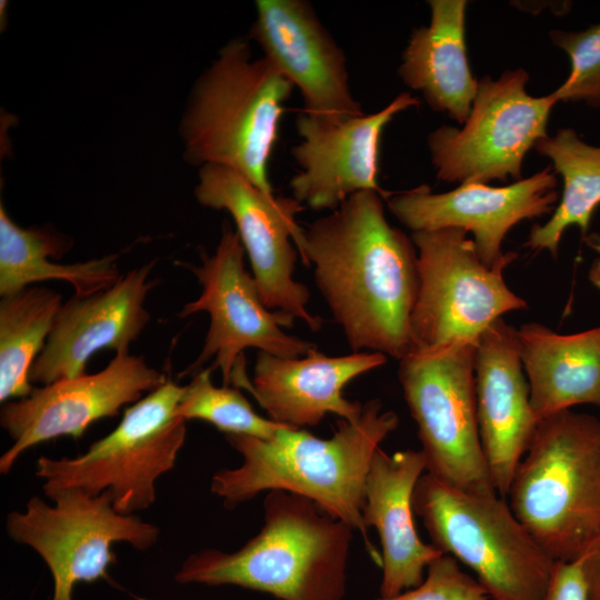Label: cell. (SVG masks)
Returning <instances> with one entry per match:
<instances>
[{
  "label": "cell",
  "mask_w": 600,
  "mask_h": 600,
  "mask_svg": "<svg viewBox=\"0 0 600 600\" xmlns=\"http://www.w3.org/2000/svg\"><path fill=\"white\" fill-rule=\"evenodd\" d=\"M383 197L361 191L316 219L297 246L352 352L400 360L412 349L417 249L389 224Z\"/></svg>",
  "instance_id": "1"
},
{
  "label": "cell",
  "mask_w": 600,
  "mask_h": 600,
  "mask_svg": "<svg viewBox=\"0 0 600 600\" xmlns=\"http://www.w3.org/2000/svg\"><path fill=\"white\" fill-rule=\"evenodd\" d=\"M398 424V416L372 399L362 404L357 419H340L328 439L289 427H281L270 439L224 434L242 462L218 470L210 490L227 509L263 491L283 490L306 497L360 532L368 553L381 566V556L363 522L366 481L373 454Z\"/></svg>",
  "instance_id": "2"
},
{
  "label": "cell",
  "mask_w": 600,
  "mask_h": 600,
  "mask_svg": "<svg viewBox=\"0 0 600 600\" xmlns=\"http://www.w3.org/2000/svg\"><path fill=\"white\" fill-rule=\"evenodd\" d=\"M354 529L312 500L268 491L260 531L233 552L191 553L174 574L182 584L236 586L279 600H342Z\"/></svg>",
  "instance_id": "3"
},
{
  "label": "cell",
  "mask_w": 600,
  "mask_h": 600,
  "mask_svg": "<svg viewBox=\"0 0 600 600\" xmlns=\"http://www.w3.org/2000/svg\"><path fill=\"white\" fill-rule=\"evenodd\" d=\"M293 84L249 38L228 41L194 82L180 122L183 156L192 166L230 168L274 194L268 166Z\"/></svg>",
  "instance_id": "4"
},
{
  "label": "cell",
  "mask_w": 600,
  "mask_h": 600,
  "mask_svg": "<svg viewBox=\"0 0 600 600\" xmlns=\"http://www.w3.org/2000/svg\"><path fill=\"white\" fill-rule=\"evenodd\" d=\"M508 497L553 561L581 558L600 536V420L570 409L540 419Z\"/></svg>",
  "instance_id": "5"
},
{
  "label": "cell",
  "mask_w": 600,
  "mask_h": 600,
  "mask_svg": "<svg viewBox=\"0 0 600 600\" xmlns=\"http://www.w3.org/2000/svg\"><path fill=\"white\" fill-rule=\"evenodd\" d=\"M432 544L469 567L491 600H543L557 562L498 493L478 494L424 472L412 494Z\"/></svg>",
  "instance_id": "6"
},
{
  "label": "cell",
  "mask_w": 600,
  "mask_h": 600,
  "mask_svg": "<svg viewBox=\"0 0 600 600\" xmlns=\"http://www.w3.org/2000/svg\"><path fill=\"white\" fill-rule=\"evenodd\" d=\"M183 386L168 379L124 410L120 423L74 458L37 460L36 476L44 494L80 489L88 494L108 492L113 508L134 514L157 498L156 482L171 471L184 444L187 420L177 416Z\"/></svg>",
  "instance_id": "7"
},
{
  "label": "cell",
  "mask_w": 600,
  "mask_h": 600,
  "mask_svg": "<svg viewBox=\"0 0 600 600\" xmlns=\"http://www.w3.org/2000/svg\"><path fill=\"white\" fill-rule=\"evenodd\" d=\"M477 341L411 350L398 377L418 427L426 472L460 490L497 493L477 420Z\"/></svg>",
  "instance_id": "8"
},
{
  "label": "cell",
  "mask_w": 600,
  "mask_h": 600,
  "mask_svg": "<svg viewBox=\"0 0 600 600\" xmlns=\"http://www.w3.org/2000/svg\"><path fill=\"white\" fill-rule=\"evenodd\" d=\"M417 249L419 291L411 316L412 349L457 341H477L494 321L527 309L503 279L517 258L513 251L489 267L479 258L468 231L442 228L412 232Z\"/></svg>",
  "instance_id": "9"
},
{
  "label": "cell",
  "mask_w": 600,
  "mask_h": 600,
  "mask_svg": "<svg viewBox=\"0 0 600 600\" xmlns=\"http://www.w3.org/2000/svg\"><path fill=\"white\" fill-rule=\"evenodd\" d=\"M47 498L53 504L33 496L24 511H11L6 531L44 561L53 580L52 600H73L78 582L107 579L108 568L117 562L113 543L146 551L159 539L157 526L118 512L108 492L91 496L80 489H62Z\"/></svg>",
  "instance_id": "10"
},
{
  "label": "cell",
  "mask_w": 600,
  "mask_h": 600,
  "mask_svg": "<svg viewBox=\"0 0 600 600\" xmlns=\"http://www.w3.org/2000/svg\"><path fill=\"white\" fill-rule=\"evenodd\" d=\"M523 69L508 70L497 80H478L471 112L461 129L441 126L427 143L436 176L446 182L521 180L522 161L546 138L553 93L532 97Z\"/></svg>",
  "instance_id": "11"
},
{
  "label": "cell",
  "mask_w": 600,
  "mask_h": 600,
  "mask_svg": "<svg viewBox=\"0 0 600 600\" xmlns=\"http://www.w3.org/2000/svg\"><path fill=\"white\" fill-rule=\"evenodd\" d=\"M244 256L239 234L227 222L214 252L202 253L200 266H188L202 290L181 308L179 317L207 312L210 323L199 356L180 376L196 374L212 360L209 369L219 368L223 386H229L246 369L243 351L248 348L281 358L302 357L317 348L282 330L292 327L294 319L266 307L253 276L244 268Z\"/></svg>",
  "instance_id": "12"
},
{
  "label": "cell",
  "mask_w": 600,
  "mask_h": 600,
  "mask_svg": "<svg viewBox=\"0 0 600 600\" xmlns=\"http://www.w3.org/2000/svg\"><path fill=\"white\" fill-rule=\"evenodd\" d=\"M194 196L201 206L224 210L233 219L266 307L320 330L322 319L307 308L308 288L293 278L298 258L293 243L298 246L303 234L296 216L304 207L292 197L267 194L239 172L218 164L199 168Z\"/></svg>",
  "instance_id": "13"
},
{
  "label": "cell",
  "mask_w": 600,
  "mask_h": 600,
  "mask_svg": "<svg viewBox=\"0 0 600 600\" xmlns=\"http://www.w3.org/2000/svg\"><path fill=\"white\" fill-rule=\"evenodd\" d=\"M167 380L142 357L116 353L99 372L33 388L29 396L2 403L0 426L12 443L0 458V472L8 473L31 447L59 437H82L94 421L118 416L122 407Z\"/></svg>",
  "instance_id": "14"
},
{
  "label": "cell",
  "mask_w": 600,
  "mask_h": 600,
  "mask_svg": "<svg viewBox=\"0 0 600 600\" xmlns=\"http://www.w3.org/2000/svg\"><path fill=\"white\" fill-rule=\"evenodd\" d=\"M419 103L417 97L402 92L377 112L339 122L300 111L296 120L300 141L290 150L299 167L289 181L292 198L303 207L330 212L361 191H376L387 201L393 192L378 182L382 133L398 113Z\"/></svg>",
  "instance_id": "15"
},
{
  "label": "cell",
  "mask_w": 600,
  "mask_h": 600,
  "mask_svg": "<svg viewBox=\"0 0 600 600\" xmlns=\"http://www.w3.org/2000/svg\"><path fill=\"white\" fill-rule=\"evenodd\" d=\"M249 39L298 88L302 112L339 122L364 114L349 83L342 48L304 0H257Z\"/></svg>",
  "instance_id": "16"
},
{
  "label": "cell",
  "mask_w": 600,
  "mask_h": 600,
  "mask_svg": "<svg viewBox=\"0 0 600 600\" xmlns=\"http://www.w3.org/2000/svg\"><path fill=\"white\" fill-rule=\"evenodd\" d=\"M556 172L550 167L504 187L462 183L433 193L422 184L393 192L390 212L412 232L461 228L471 232L479 258L493 267L504 254L502 241L522 220L552 213L558 201Z\"/></svg>",
  "instance_id": "17"
},
{
  "label": "cell",
  "mask_w": 600,
  "mask_h": 600,
  "mask_svg": "<svg viewBox=\"0 0 600 600\" xmlns=\"http://www.w3.org/2000/svg\"><path fill=\"white\" fill-rule=\"evenodd\" d=\"M154 266L156 260L144 263L103 291L63 302L30 381L46 386L84 374L90 358L103 349L129 353L150 321L144 302L157 284L150 279Z\"/></svg>",
  "instance_id": "18"
},
{
  "label": "cell",
  "mask_w": 600,
  "mask_h": 600,
  "mask_svg": "<svg viewBox=\"0 0 600 600\" xmlns=\"http://www.w3.org/2000/svg\"><path fill=\"white\" fill-rule=\"evenodd\" d=\"M518 331L502 318L477 340L474 379L480 441L497 493L508 497L538 419L530 404Z\"/></svg>",
  "instance_id": "19"
},
{
  "label": "cell",
  "mask_w": 600,
  "mask_h": 600,
  "mask_svg": "<svg viewBox=\"0 0 600 600\" xmlns=\"http://www.w3.org/2000/svg\"><path fill=\"white\" fill-rule=\"evenodd\" d=\"M386 362L387 356L370 351L330 357L316 348L298 358L259 351L250 393L269 419L284 427H314L329 413L354 420L363 403L346 399L344 387Z\"/></svg>",
  "instance_id": "20"
},
{
  "label": "cell",
  "mask_w": 600,
  "mask_h": 600,
  "mask_svg": "<svg viewBox=\"0 0 600 600\" xmlns=\"http://www.w3.org/2000/svg\"><path fill=\"white\" fill-rule=\"evenodd\" d=\"M426 470L421 450L388 454L379 448L371 460L362 516L366 527L377 530L381 543V598L420 586L424 570L444 553L424 543L414 526L412 494Z\"/></svg>",
  "instance_id": "21"
},
{
  "label": "cell",
  "mask_w": 600,
  "mask_h": 600,
  "mask_svg": "<svg viewBox=\"0 0 600 600\" xmlns=\"http://www.w3.org/2000/svg\"><path fill=\"white\" fill-rule=\"evenodd\" d=\"M428 3L430 22L411 33L398 73L409 88L422 93L432 110L463 124L478 89L466 52L468 2L430 0Z\"/></svg>",
  "instance_id": "22"
},
{
  "label": "cell",
  "mask_w": 600,
  "mask_h": 600,
  "mask_svg": "<svg viewBox=\"0 0 600 600\" xmlns=\"http://www.w3.org/2000/svg\"><path fill=\"white\" fill-rule=\"evenodd\" d=\"M517 331L530 404L538 420L576 404L600 408V326L559 334L530 322Z\"/></svg>",
  "instance_id": "23"
},
{
  "label": "cell",
  "mask_w": 600,
  "mask_h": 600,
  "mask_svg": "<svg viewBox=\"0 0 600 600\" xmlns=\"http://www.w3.org/2000/svg\"><path fill=\"white\" fill-rule=\"evenodd\" d=\"M71 247L68 238L48 228H22L0 203V296L18 292L32 283L61 280L74 289V296L88 297L114 284L121 277L118 253L83 262L61 264Z\"/></svg>",
  "instance_id": "24"
},
{
  "label": "cell",
  "mask_w": 600,
  "mask_h": 600,
  "mask_svg": "<svg viewBox=\"0 0 600 600\" xmlns=\"http://www.w3.org/2000/svg\"><path fill=\"white\" fill-rule=\"evenodd\" d=\"M534 149L552 161L554 172L562 177L563 189L550 219L531 228L526 246L557 257L563 232L578 226L587 234L600 204V144H589L572 128H561L539 140Z\"/></svg>",
  "instance_id": "25"
},
{
  "label": "cell",
  "mask_w": 600,
  "mask_h": 600,
  "mask_svg": "<svg viewBox=\"0 0 600 600\" xmlns=\"http://www.w3.org/2000/svg\"><path fill=\"white\" fill-rule=\"evenodd\" d=\"M62 297L57 291L30 286L0 300V401L31 393L30 369L46 347Z\"/></svg>",
  "instance_id": "26"
},
{
  "label": "cell",
  "mask_w": 600,
  "mask_h": 600,
  "mask_svg": "<svg viewBox=\"0 0 600 600\" xmlns=\"http://www.w3.org/2000/svg\"><path fill=\"white\" fill-rule=\"evenodd\" d=\"M211 373L209 368L201 369L189 384L183 386L176 411L178 417L207 421L224 434L260 439H270L284 427L259 416L238 388L216 387Z\"/></svg>",
  "instance_id": "27"
},
{
  "label": "cell",
  "mask_w": 600,
  "mask_h": 600,
  "mask_svg": "<svg viewBox=\"0 0 600 600\" xmlns=\"http://www.w3.org/2000/svg\"><path fill=\"white\" fill-rule=\"evenodd\" d=\"M549 36L571 62L568 78L552 92L557 101L600 108V22L580 31L552 30Z\"/></svg>",
  "instance_id": "28"
},
{
  "label": "cell",
  "mask_w": 600,
  "mask_h": 600,
  "mask_svg": "<svg viewBox=\"0 0 600 600\" xmlns=\"http://www.w3.org/2000/svg\"><path fill=\"white\" fill-rule=\"evenodd\" d=\"M376 600H491L479 581L466 573L459 561L441 554L427 568L422 583L394 597Z\"/></svg>",
  "instance_id": "29"
},
{
  "label": "cell",
  "mask_w": 600,
  "mask_h": 600,
  "mask_svg": "<svg viewBox=\"0 0 600 600\" xmlns=\"http://www.w3.org/2000/svg\"><path fill=\"white\" fill-rule=\"evenodd\" d=\"M543 600H589L581 558L572 562H557Z\"/></svg>",
  "instance_id": "30"
},
{
  "label": "cell",
  "mask_w": 600,
  "mask_h": 600,
  "mask_svg": "<svg viewBox=\"0 0 600 600\" xmlns=\"http://www.w3.org/2000/svg\"><path fill=\"white\" fill-rule=\"evenodd\" d=\"M589 600H600V536L581 557Z\"/></svg>",
  "instance_id": "31"
},
{
  "label": "cell",
  "mask_w": 600,
  "mask_h": 600,
  "mask_svg": "<svg viewBox=\"0 0 600 600\" xmlns=\"http://www.w3.org/2000/svg\"><path fill=\"white\" fill-rule=\"evenodd\" d=\"M590 280L594 286L600 288V259H597L590 270Z\"/></svg>",
  "instance_id": "32"
},
{
  "label": "cell",
  "mask_w": 600,
  "mask_h": 600,
  "mask_svg": "<svg viewBox=\"0 0 600 600\" xmlns=\"http://www.w3.org/2000/svg\"><path fill=\"white\" fill-rule=\"evenodd\" d=\"M587 242L590 247L600 252V236L591 234L587 238Z\"/></svg>",
  "instance_id": "33"
},
{
  "label": "cell",
  "mask_w": 600,
  "mask_h": 600,
  "mask_svg": "<svg viewBox=\"0 0 600 600\" xmlns=\"http://www.w3.org/2000/svg\"><path fill=\"white\" fill-rule=\"evenodd\" d=\"M599 420H600V418H599Z\"/></svg>",
  "instance_id": "34"
}]
</instances>
